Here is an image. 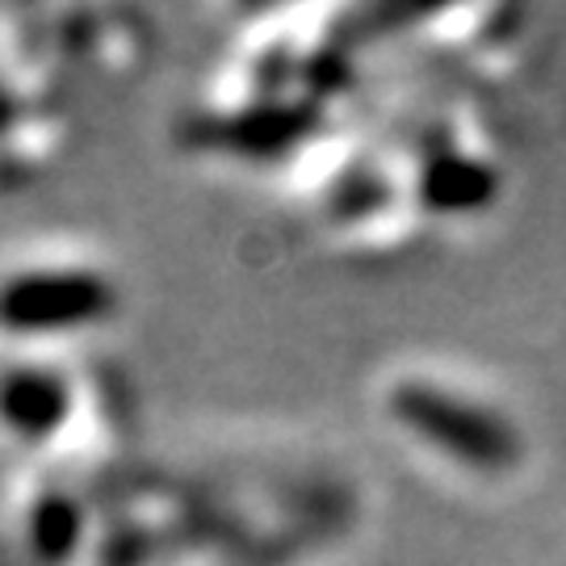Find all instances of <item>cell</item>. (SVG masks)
<instances>
[{
    "label": "cell",
    "instance_id": "1",
    "mask_svg": "<svg viewBox=\"0 0 566 566\" xmlns=\"http://www.w3.org/2000/svg\"><path fill=\"white\" fill-rule=\"evenodd\" d=\"M114 311V285L88 269H30L0 282V327L39 336L97 324Z\"/></svg>",
    "mask_w": 566,
    "mask_h": 566
},
{
    "label": "cell",
    "instance_id": "2",
    "mask_svg": "<svg viewBox=\"0 0 566 566\" xmlns=\"http://www.w3.org/2000/svg\"><path fill=\"white\" fill-rule=\"evenodd\" d=\"M72 411L67 378L51 365H13L0 374V424L21 441H46Z\"/></svg>",
    "mask_w": 566,
    "mask_h": 566
},
{
    "label": "cell",
    "instance_id": "3",
    "mask_svg": "<svg viewBox=\"0 0 566 566\" xmlns=\"http://www.w3.org/2000/svg\"><path fill=\"white\" fill-rule=\"evenodd\" d=\"M81 542V512L63 495H42L39 507L30 512V546L42 563H63Z\"/></svg>",
    "mask_w": 566,
    "mask_h": 566
}]
</instances>
